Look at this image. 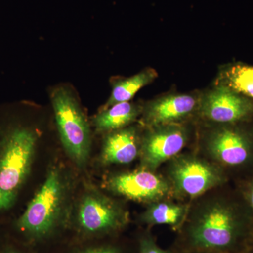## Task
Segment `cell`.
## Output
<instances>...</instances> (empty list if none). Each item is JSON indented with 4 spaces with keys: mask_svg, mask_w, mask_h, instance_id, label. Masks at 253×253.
<instances>
[{
    "mask_svg": "<svg viewBox=\"0 0 253 253\" xmlns=\"http://www.w3.org/2000/svg\"><path fill=\"white\" fill-rule=\"evenodd\" d=\"M196 100L187 94L172 95L156 100L147 107L145 121L152 126L171 124L189 115L196 107Z\"/></svg>",
    "mask_w": 253,
    "mask_h": 253,
    "instance_id": "obj_11",
    "label": "cell"
},
{
    "mask_svg": "<svg viewBox=\"0 0 253 253\" xmlns=\"http://www.w3.org/2000/svg\"><path fill=\"white\" fill-rule=\"evenodd\" d=\"M109 189L128 199L156 202L169 191L164 179L149 170H139L113 176L107 181Z\"/></svg>",
    "mask_w": 253,
    "mask_h": 253,
    "instance_id": "obj_9",
    "label": "cell"
},
{
    "mask_svg": "<svg viewBox=\"0 0 253 253\" xmlns=\"http://www.w3.org/2000/svg\"><path fill=\"white\" fill-rule=\"evenodd\" d=\"M210 153L220 164L233 169L253 166V139L237 126L220 128L211 136Z\"/></svg>",
    "mask_w": 253,
    "mask_h": 253,
    "instance_id": "obj_6",
    "label": "cell"
},
{
    "mask_svg": "<svg viewBox=\"0 0 253 253\" xmlns=\"http://www.w3.org/2000/svg\"><path fill=\"white\" fill-rule=\"evenodd\" d=\"M50 96L63 147L78 166H83L91 146L90 129L85 116L73 91L66 86H57Z\"/></svg>",
    "mask_w": 253,
    "mask_h": 253,
    "instance_id": "obj_3",
    "label": "cell"
},
{
    "mask_svg": "<svg viewBox=\"0 0 253 253\" xmlns=\"http://www.w3.org/2000/svg\"><path fill=\"white\" fill-rule=\"evenodd\" d=\"M139 154V145L134 127L113 131L105 139L101 161L105 164H128Z\"/></svg>",
    "mask_w": 253,
    "mask_h": 253,
    "instance_id": "obj_12",
    "label": "cell"
},
{
    "mask_svg": "<svg viewBox=\"0 0 253 253\" xmlns=\"http://www.w3.org/2000/svg\"><path fill=\"white\" fill-rule=\"evenodd\" d=\"M37 144L36 133L16 126L0 141V212L14 205L31 171Z\"/></svg>",
    "mask_w": 253,
    "mask_h": 253,
    "instance_id": "obj_2",
    "label": "cell"
},
{
    "mask_svg": "<svg viewBox=\"0 0 253 253\" xmlns=\"http://www.w3.org/2000/svg\"><path fill=\"white\" fill-rule=\"evenodd\" d=\"M239 191L249 208L253 221V174L241 183Z\"/></svg>",
    "mask_w": 253,
    "mask_h": 253,
    "instance_id": "obj_17",
    "label": "cell"
},
{
    "mask_svg": "<svg viewBox=\"0 0 253 253\" xmlns=\"http://www.w3.org/2000/svg\"><path fill=\"white\" fill-rule=\"evenodd\" d=\"M6 253H18L14 252V251H9V252H8Z\"/></svg>",
    "mask_w": 253,
    "mask_h": 253,
    "instance_id": "obj_21",
    "label": "cell"
},
{
    "mask_svg": "<svg viewBox=\"0 0 253 253\" xmlns=\"http://www.w3.org/2000/svg\"><path fill=\"white\" fill-rule=\"evenodd\" d=\"M186 141L185 128L179 125L171 123L155 126L143 141V166L154 170L165 161L179 154L185 146Z\"/></svg>",
    "mask_w": 253,
    "mask_h": 253,
    "instance_id": "obj_7",
    "label": "cell"
},
{
    "mask_svg": "<svg viewBox=\"0 0 253 253\" xmlns=\"http://www.w3.org/2000/svg\"><path fill=\"white\" fill-rule=\"evenodd\" d=\"M253 234V221L239 192L237 199H224L205 208L190 229L198 249L223 253H243Z\"/></svg>",
    "mask_w": 253,
    "mask_h": 253,
    "instance_id": "obj_1",
    "label": "cell"
},
{
    "mask_svg": "<svg viewBox=\"0 0 253 253\" xmlns=\"http://www.w3.org/2000/svg\"><path fill=\"white\" fill-rule=\"evenodd\" d=\"M81 253H119L117 250L113 249V248L105 247L99 248V249H94L88 250L84 252Z\"/></svg>",
    "mask_w": 253,
    "mask_h": 253,
    "instance_id": "obj_19",
    "label": "cell"
},
{
    "mask_svg": "<svg viewBox=\"0 0 253 253\" xmlns=\"http://www.w3.org/2000/svg\"><path fill=\"white\" fill-rule=\"evenodd\" d=\"M170 175L176 191L189 197L203 194L226 180L224 173L216 166L191 157L176 160Z\"/></svg>",
    "mask_w": 253,
    "mask_h": 253,
    "instance_id": "obj_5",
    "label": "cell"
},
{
    "mask_svg": "<svg viewBox=\"0 0 253 253\" xmlns=\"http://www.w3.org/2000/svg\"><path fill=\"white\" fill-rule=\"evenodd\" d=\"M63 186L57 169H51L23 215L18 225L23 231L44 235L54 226L63 203Z\"/></svg>",
    "mask_w": 253,
    "mask_h": 253,
    "instance_id": "obj_4",
    "label": "cell"
},
{
    "mask_svg": "<svg viewBox=\"0 0 253 253\" xmlns=\"http://www.w3.org/2000/svg\"><path fill=\"white\" fill-rule=\"evenodd\" d=\"M244 253H253V234Z\"/></svg>",
    "mask_w": 253,
    "mask_h": 253,
    "instance_id": "obj_20",
    "label": "cell"
},
{
    "mask_svg": "<svg viewBox=\"0 0 253 253\" xmlns=\"http://www.w3.org/2000/svg\"><path fill=\"white\" fill-rule=\"evenodd\" d=\"M185 207L169 202H154L143 214V219L150 224L176 226L181 222Z\"/></svg>",
    "mask_w": 253,
    "mask_h": 253,
    "instance_id": "obj_15",
    "label": "cell"
},
{
    "mask_svg": "<svg viewBox=\"0 0 253 253\" xmlns=\"http://www.w3.org/2000/svg\"><path fill=\"white\" fill-rule=\"evenodd\" d=\"M78 221L84 230L98 233L113 230L122 226L126 214L121 208L104 196L87 194L78 210Z\"/></svg>",
    "mask_w": 253,
    "mask_h": 253,
    "instance_id": "obj_10",
    "label": "cell"
},
{
    "mask_svg": "<svg viewBox=\"0 0 253 253\" xmlns=\"http://www.w3.org/2000/svg\"><path fill=\"white\" fill-rule=\"evenodd\" d=\"M226 86L253 99V67L237 64L224 73Z\"/></svg>",
    "mask_w": 253,
    "mask_h": 253,
    "instance_id": "obj_16",
    "label": "cell"
},
{
    "mask_svg": "<svg viewBox=\"0 0 253 253\" xmlns=\"http://www.w3.org/2000/svg\"><path fill=\"white\" fill-rule=\"evenodd\" d=\"M201 111L211 121L233 124L249 119L253 105L228 86H220L205 96Z\"/></svg>",
    "mask_w": 253,
    "mask_h": 253,
    "instance_id": "obj_8",
    "label": "cell"
},
{
    "mask_svg": "<svg viewBox=\"0 0 253 253\" xmlns=\"http://www.w3.org/2000/svg\"><path fill=\"white\" fill-rule=\"evenodd\" d=\"M140 253H169L155 244L151 239H144L141 243Z\"/></svg>",
    "mask_w": 253,
    "mask_h": 253,
    "instance_id": "obj_18",
    "label": "cell"
},
{
    "mask_svg": "<svg viewBox=\"0 0 253 253\" xmlns=\"http://www.w3.org/2000/svg\"><path fill=\"white\" fill-rule=\"evenodd\" d=\"M140 108L131 103L122 102L101 110L94 118L93 124L99 131H111L123 129L135 121Z\"/></svg>",
    "mask_w": 253,
    "mask_h": 253,
    "instance_id": "obj_13",
    "label": "cell"
},
{
    "mask_svg": "<svg viewBox=\"0 0 253 253\" xmlns=\"http://www.w3.org/2000/svg\"><path fill=\"white\" fill-rule=\"evenodd\" d=\"M157 77L153 69L144 70L132 77L118 80L113 83L112 92L103 109L118 103L130 101L138 91L147 85Z\"/></svg>",
    "mask_w": 253,
    "mask_h": 253,
    "instance_id": "obj_14",
    "label": "cell"
}]
</instances>
